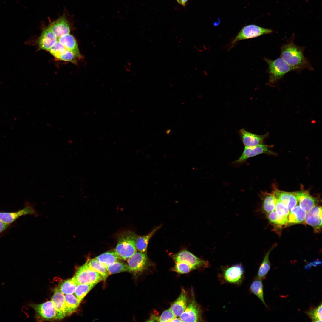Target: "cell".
Here are the masks:
<instances>
[{
    "instance_id": "cell-22",
    "label": "cell",
    "mask_w": 322,
    "mask_h": 322,
    "mask_svg": "<svg viewBox=\"0 0 322 322\" xmlns=\"http://www.w3.org/2000/svg\"><path fill=\"white\" fill-rule=\"evenodd\" d=\"M306 213L299 205H297L290 212L288 217L287 226L296 224H306Z\"/></svg>"
},
{
    "instance_id": "cell-7",
    "label": "cell",
    "mask_w": 322,
    "mask_h": 322,
    "mask_svg": "<svg viewBox=\"0 0 322 322\" xmlns=\"http://www.w3.org/2000/svg\"><path fill=\"white\" fill-rule=\"evenodd\" d=\"M202 312L194 295L179 318L182 322L202 321Z\"/></svg>"
},
{
    "instance_id": "cell-35",
    "label": "cell",
    "mask_w": 322,
    "mask_h": 322,
    "mask_svg": "<svg viewBox=\"0 0 322 322\" xmlns=\"http://www.w3.org/2000/svg\"><path fill=\"white\" fill-rule=\"evenodd\" d=\"M175 263V265L172 270L179 274L187 273L196 269L194 266L184 262L179 261Z\"/></svg>"
},
{
    "instance_id": "cell-20",
    "label": "cell",
    "mask_w": 322,
    "mask_h": 322,
    "mask_svg": "<svg viewBox=\"0 0 322 322\" xmlns=\"http://www.w3.org/2000/svg\"><path fill=\"white\" fill-rule=\"evenodd\" d=\"M273 193L276 198L286 206L290 210L297 205V199L292 192H287L275 189Z\"/></svg>"
},
{
    "instance_id": "cell-27",
    "label": "cell",
    "mask_w": 322,
    "mask_h": 322,
    "mask_svg": "<svg viewBox=\"0 0 322 322\" xmlns=\"http://www.w3.org/2000/svg\"><path fill=\"white\" fill-rule=\"evenodd\" d=\"M160 227L161 226H160L156 227L146 235L142 236H138L136 241L137 251L142 252H147L148 244L150 238Z\"/></svg>"
},
{
    "instance_id": "cell-1",
    "label": "cell",
    "mask_w": 322,
    "mask_h": 322,
    "mask_svg": "<svg viewBox=\"0 0 322 322\" xmlns=\"http://www.w3.org/2000/svg\"><path fill=\"white\" fill-rule=\"evenodd\" d=\"M303 47L290 41L284 44L281 48V57L294 70L305 68L310 70L313 69L304 55Z\"/></svg>"
},
{
    "instance_id": "cell-28",
    "label": "cell",
    "mask_w": 322,
    "mask_h": 322,
    "mask_svg": "<svg viewBox=\"0 0 322 322\" xmlns=\"http://www.w3.org/2000/svg\"><path fill=\"white\" fill-rule=\"evenodd\" d=\"M262 280V279L257 277L251 284L250 290V292L257 296L267 308V305L264 298L263 286Z\"/></svg>"
},
{
    "instance_id": "cell-24",
    "label": "cell",
    "mask_w": 322,
    "mask_h": 322,
    "mask_svg": "<svg viewBox=\"0 0 322 322\" xmlns=\"http://www.w3.org/2000/svg\"><path fill=\"white\" fill-rule=\"evenodd\" d=\"M275 210L278 219L282 227L287 226L290 210L284 204L276 199Z\"/></svg>"
},
{
    "instance_id": "cell-40",
    "label": "cell",
    "mask_w": 322,
    "mask_h": 322,
    "mask_svg": "<svg viewBox=\"0 0 322 322\" xmlns=\"http://www.w3.org/2000/svg\"><path fill=\"white\" fill-rule=\"evenodd\" d=\"M9 225L6 224L0 220V233L6 230L9 227Z\"/></svg>"
},
{
    "instance_id": "cell-21",
    "label": "cell",
    "mask_w": 322,
    "mask_h": 322,
    "mask_svg": "<svg viewBox=\"0 0 322 322\" xmlns=\"http://www.w3.org/2000/svg\"><path fill=\"white\" fill-rule=\"evenodd\" d=\"M188 304V300L185 291L182 289L177 298L171 305L170 309L176 317H179L186 309Z\"/></svg>"
},
{
    "instance_id": "cell-3",
    "label": "cell",
    "mask_w": 322,
    "mask_h": 322,
    "mask_svg": "<svg viewBox=\"0 0 322 322\" xmlns=\"http://www.w3.org/2000/svg\"><path fill=\"white\" fill-rule=\"evenodd\" d=\"M267 63L269 84H273L288 72L294 70L281 57L274 60L264 58Z\"/></svg>"
},
{
    "instance_id": "cell-14",
    "label": "cell",
    "mask_w": 322,
    "mask_h": 322,
    "mask_svg": "<svg viewBox=\"0 0 322 322\" xmlns=\"http://www.w3.org/2000/svg\"><path fill=\"white\" fill-rule=\"evenodd\" d=\"M48 27L58 39L64 35L70 34V32L69 23L65 16H62L51 22Z\"/></svg>"
},
{
    "instance_id": "cell-31",
    "label": "cell",
    "mask_w": 322,
    "mask_h": 322,
    "mask_svg": "<svg viewBox=\"0 0 322 322\" xmlns=\"http://www.w3.org/2000/svg\"><path fill=\"white\" fill-rule=\"evenodd\" d=\"M273 247L271 248L265 255L263 260L258 269L257 277L261 279H264L271 267L269 256Z\"/></svg>"
},
{
    "instance_id": "cell-33",
    "label": "cell",
    "mask_w": 322,
    "mask_h": 322,
    "mask_svg": "<svg viewBox=\"0 0 322 322\" xmlns=\"http://www.w3.org/2000/svg\"><path fill=\"white\" fill-rule=\"evenodd\" d=\"M106 268L109 275L124 272H130L127 264L120 261L117 262Z\"/></svg>"
},
{
    "instance_id": "cell-9",
    "label": "cell",
    "mask_w": 322,
    "mask_h": 322,
    "mask_svg": "<svg viewBox=\"0 0 322 322\" xmlns=\"http://www.w3.org/2000/svg\"><path fill=\"white\" fill-rule=\"evenodd\" d=\"M171 257L175 262H184L194 266L196 269L201 267H208L210 266L208 262L197 257L186 250H183L177 253L172 255Z\"/></svg>"
},
{
    "instance_id": "cell-18",
    "label": "cell",
    "mask_w": 322,
    "mask_h": 322,
    "mask_svg": "<svg viewBox=\"0 0 322 322\" xmlns=\"http://www.w3.org/2000/svg\"><path fill=\"white\" fill-rule=\"evenodd\" d=\"M31 306L43 318L47 320L56 319V311L51 300L41 304H32Z\"/></svg>"
},
{
    "instance_id": "cell-36",
    "label": "cell",
    "mask_w": 322,
    "mask_h": 322,
    "mask_svg": "<svg viewBox=\"0 0 322 322\" xmlns=\"http://www.w3.org/2000/svg\"><path fill=\"white\" fill-rule=\"evenodd\" d=\"M66 49L58 41L48 51L56 59L59 60L60 58Z\"/></svg>"
},
{
    "instance_id": "cell-5",
    "label": "cell",
    "mask_w": 322,
    "mask_h": 322,
    "mask_svg": "<svg viewBox=\"0 0 322 322\" xmlns=\"http://www.w3.org/2000/svg\"><path fill=\"white\" fill-rule=\"evenodd\" d=\"M73 277L78 285L98 283L104 281L101 274L90 269L84 264L78 268Z\"/></svg>"
},
{
    "instance_id": "cell-23",
    "label": "cell",
    "mask_w": 322,
    "mask_h": 322,
    "mask_svg": "<svg viewBox=\"0 0 322 322\" xmlns=\"http://www.w3.org/2000/svg\"><path fill=\"white\" fill-rule=\"evenodd\" d=\"M260 196L262 201L263 213L266 215L275 210L276 199L273 193L262 192Z\"/></svg>"
},
{
    "instance_id": "cell-32",
    "label": "cell",
    "mask_w": 322,
    "mask_h": 322,
    "mask_svg": "<svg viewBox=\"0 0 322 322\" xmlns=\"http://www.w3.org/2000/svg\"><path fill=\"white\" fill-rule=\"evenodd\" d=\"M97 283L89 284H79L76 287L74 293L80 303Z\"/></svg>"
},
{
    "instance_id": "cell-38",
    "label": "cell",
    "mask_w": 322,
    "mask_h": 322,
    "mask_svg": "<svg viewBox=\"0 0 322 322\" xmlns=\"http://www.w3.org/2000/svg\"><path fill=\"white\" fill-rule=\"evenodd\" d=\"M176 317L170 308L164 311L161 315L158 317L157 322H170Z\"/></svg>"
},
{
    "instance_id": "cell-25",
    "label": "cell",
    "mask_w": 322,
    "mask_h": 322,
    "mask_svg": "<svg viewBox=\"0 0 322 322\" xmlns=\"http://www.w3.org/2000/svg\"><path fill=\"white\" fill-rule=\"evenodd\" d=\"M95 258L106 267L121 260L116 255L114 249L104 253Z\"/></svg>"
},
{
    "instance_id": "cell-42",
    "label": "cell",
    "mask_w": 322,
    "mask_h": 322,
    "mask_svg": "<svg viewBox=\"0 0 322 322\" xmlns=\"http://www.w3.org/2000/svg\"><path fill=\"white\" fill-rule=\"evenodd\" d=\"M170 322H182V321L179 318L176 317L172 320Z\"/></svg>"
},
{
    "instance_id": "cell-34",
    "label": "cell",
    "mask_w": 322,
    "mask_h": 322,
    "mask_svg": "<svg viewBox=\"0 0 322 322\" xmlns=\"http://www.w3.org/2000/svg\"><path fill=\"white\" fill-rule=\"evenodd\" d=\"M307 316L313 322L322 321V304L318 306L310 308L305 312Z\"/></svg>"
},
{
    "instance_id": "cell-4",
    "label": "cell",
    "mask_w": 322,
    "mask_h": 322,
    "mask_svg": "<svg viewBox=\"0 0 322 322\" xmlns=\"http://www.w3.org/2000/svg\"><path fill=\"white\" fill-rule=\"evenodd\" d=\"M271 29L262 27L254 24H250L244 27L232 40V45L240 40L256 38L262 35L270 34Z\"/></svg>"
},
{
    "instance_id": "cell-6",
    "label": "cell",
    "mask_w": 322,
    "mask_h": 322,
    "mask_svg": "<svg viewBox=\"0 0 322 322\" xmlns=\"http://www.w3.org/2000/svg\"><path fill=\"white\" fill-rule=\"evenodd\" d=\"M127 261L130 272L134 273L142 272L151 265L147 252L137 251Z\"/></svg>"
},
{
    "instance_id": "cell-2",
    "label": "cell",
    "mask_w": 322,
    "mask_h": 322,
    "mask_svg": "<svg viewBox=\"0 0 322 322\" xmlns=\"http://www.w3.org/2000/svg\"><path fill=\"white\" fill-rule=\"evenodd\" d=\"M138 236L129 230L123 231L118 235L117 244L114 249L119 259L127 261L137 251L136 241Z\"/></svg>"
},
{
    "instance_id": "cell-15",
    "label": "cell",
    "mask_w": 322,
    "mask_h": 322,
    "mask_svg": "<svg viewBox=\"0 0 322 322\" xmlns=\"http://www.w3.org/2000/svg\"><path fill=\"white\" fill-rule=\"evenodd\" d=\"M57 41L58 39L55 34L47 27L43 30L37 43L40 49L48 51Z\"/></svg>"
},
{
    "instance_id": "cell-10",
    "label": "cell",
    "mask_w": 322,
    "mask_h": 322,
    "mask_svg": "<svg viewBox=\"0 0 322 322\" xmlns=\"http://www.w3.org/2000/svg\"><path fill=\"white\" fill-rule=\"evenodd\" d=\"M322 207L316 205L306 212L305 222L312 227L315 233H320L322 229Z\"/></svg>"
},
{
    "instance_id": "cell-39",
    "label": "cell",
    "mask_w": 322,
    "mask_h": 322,
    "mask_svg": "<svg viewBox=\"0 0 322 322\" xmlns=\"http://www.w3.org/2000/svg\"><path fill=\"white\" fill-rule=\"evenodd\" d=\"M76 58L71 52L66 49L61 55L59 60L76 64L77 62Z\"/></svg>"
},
{
    "instance_id": "cell-41",
    "label": "cell",
    "mask_w": 322,
    "mask_h": 322,
    "mask_svg": "<svg viewBox=\"0 0 322 322\" xmlns=\"http://www.w3.org/2000/svg\"><path fill=\"white\" fill-rule=\"evenodd\" d=\"M177 2L180 4L185 6L188 0H177Z\"/></svg>"
},
{
    "instance_id": "cell-29",
    "label": "cell",
    "mask_w": 322,
    "mask_h": 322,
    "mask_svg": "<svg viewBox=\"0 0 322 322\" xmlns=\"http://www.w3.org/2000/svg\"><path fill=\"white\" fill-rule=\"evenodd\" d=\"M64 295L66 315H69L76 311L80 303L73 294Z\"/></svg>"
},
{
    "instance_id": "cell-17",
    "label": "cell",
    "mask_w": 322,
    "mask_h": 322,
    "mask_svg": "<svg viewBox=\"0 0 322 322\" xmlns=\"http://www.w3.org/2000/svg\"><path fill=\"white\" fill-rule=\"evenodd\" d=\"M52 302L56 311V319H61L66 316L65 310L64 295L59 290L56 288L54 294L51 298Z\"/></svg>"
},
{
    "instance_id": "cell-11",
    "label": "cell",
    "mask_w": 322,
    "mask_h": 322,
    "mask_svg": "<svg viewBox=\"0 0 322 322\" xmlns=\"http://www.w3.org/2000/svg\"><path fill=\"white\" fill-rule=\"evenodd\" d=\"M267 145L262 143L251 147H245L242 153L239 158L233 162L234 164H240L245 162L248 159L256 155L262 154H272Z\"/></svg>"
},
{
    "instance_id": "cell-30",
    "label": "cell",
    "mask_w": 322,
    "mask_h": 322,
    "mask_svg": "<svg viewBox=\"0 0 322 322\" xmlns=\"http://www.w3.org/2000/svg\"><path fill=\"white\" fill-rule=\"evenodd\" d=\"M78 285L75 278L63 281L60 284L59 289L64 295L73 294L77 286Z\"/></svg>"
},
{
    "instance_id": "cell-12",
    "label": "cell",
    "mask_w": 322,
    "mask_h": 322,
    "mask_svg": "<svg viewBox=\"0 0 322 322\" xmlns=\"http://www.w3.org/2000/svg\"><path fill=\"white\" fill-rule=\"evenodd\" d=\"M37 213L31 205H26L22 209L12 212H0V220L8 225L12 223L20 217L27 215H35Z\"/></svg>"
},
{
    "instance_id": "cell-26",
    "label": "cell",
    "mask_w": 322,
    "mask_h": 322,
    "mask_svg": "<svg viewBox=\"0 0 322 322\" xmlns=\"http://www.w3.org/2000/svg\"><path fill=\"white\" fill-rule=\"evenodd\" d=\"M84 264L90 269L101 274L104 281L109 275L106 267L95 258L88 260Z\"/></svg>"
},
{
    "instance_id": "cell-37",
    "label": "cell",
    "mask_w": 322,
    "mask_h": 322,
    "mask_svg": "<svg viewBox=\"0 0 322 322\" xmlns=\"http://www.w3.org/2000/svg\"><path fill=\"white\" fill-rule=\"evenodd\" d=\"M270 222L275 228L281 229L283 227L281 225L275 210L266 214Z\"/></svg>"
},
{
    "instance_id": "cell-19",
    "label": "cell",
    "mask_w": 322,
    "mask_h": 322,
    "mask_svg": "<svg viewBox=\"0 0 322 322\" xmlns=\"http://www.w3.org/2000/svg\"><path fill=\"white\" fill-rule=\"evenodd\" d=\"M58 41L65 48L71 52L79 59L83 58L80 53L77 41L74 36L70 34L64 35L58 38Z\"/></svg>"
},
{
    "instance_id": "cell-8",
    "label": "cell",
    "mask_w": 322,
    "mask_h": 322,
    "mask_svg": "<svg viewBox=\"0 0 322 322\" xmlns=\"http://www.w3.org/2000/svg\"><path fill=\"white\" fill-rule=\"evenodd\" d=\"M244 273V268L239 264L223 268L222 276L224 281L227 283L240 284L243 279Z\"/></svg>"
},
{
    "instance_id": "cell-13",
    "label": "cell",
    "mask_w": 322,
    "mask_h": 322,
    "mask_svg": "<svg viewBox=\"0 0 322 322\" xmlns=\"http://www.w3.org/2000/svg\"><path fill=\"white\" fill-rule=\"evenodd\" d=\"M292 192L295 196L300 207L306 212L317 205V200L311 196L307 191L301 190Z\"/></svg>"
},
{
    "instance_id": "cell-16",
    "label": "cell",
    "mask_w": 322,
    "mask_h": 322,
    "mask_svg": "<svg viewBox=\"0 0 322 322\" xmlns=\"http://www.w3.org/2000/svg\"><path fill=\"white\" fill-rule=\"evenodd\" d=\"M239 134L245 147H251L262 144L268 134L263 135L255 134L246 131L244 129L239 131Z\"/></svg>"
}]
</instances>
